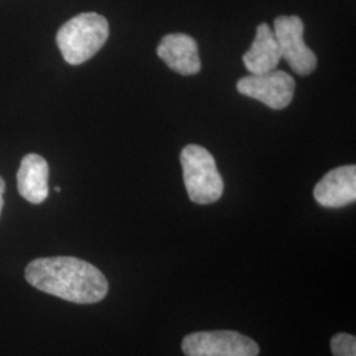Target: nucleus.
<instances>
[{"mask_svg":"<svg viewBox=\"0 0 356 356\" xmlns=\"http://www.w3.org/2000/svg\"><path fill=\"white\" fill-rule=\"evenodd\" d=\"M186 356H257L259 344L236 331L193 332L182 341Z\"/></svg>","mask_w":356,"mask_h":356,"instance_id":"nucleus-4","label":"nucleus"},{"mask_svg":"<svg viewBox=\"0 0 356 356\" xmlns=\"http://www.w3.org/2000/svg\"><path fill=\"white\" fill-rule=\"evenodd\" d=\"M281 61V53L273 29L261 23L256 29L251 48L243 56V63L251 74H264L276 70Z\"/></svg>","mask_w":356,"mask_h":356,"instance_id":"nucleus-10","label":"nucleus"},{"mask_svg":"<svg viewBox=\"0 0 356 356\" xmlns=\"http://www.w3.org/2000/svg\"><path fill=\"white\" fill-rule=\"evenodd\" d=\"M273 33L281 58L294 73L309 76L317 67V56L304 41V23L298 16H279L273 23Z\"/></svg>","mask_w":356,"mask_h":356,"instance_id":"nucleus-5","label":"nucleus"},{"mask_svg":"<svg viewBox=\"0 0 356 356\" xmlns=\"http://www.w3.org/2000/svg\"><path fill=\"white\" fill-rule=\"evenodd\" d=\"M26 279L38 291L74 304H95L108 293V282L98 268L69 256L31 261Z\"/></svg>","mask_w":356,"mask_h":356,"instance_id":"nucleus-1","label":"nucleus"},{"mask_svg":"<svg viewBox=\"0 0 356 356\" xmlns=\"http://www.w3.org/2000/svg\"><path fill=\"white\" fill-rule=\"evenodd\" d=\"M236 89L245 97L264 103L272 110H282L292 102L296 82L282 70H272L264 74L243 76Z\"/></svg>","mask_w":356,"mask_h":356,"instance_id":"nucleus-6","label":"nucleus"},{"mask_svg":"<svg viewBox=\"0 0 356 356\" xmlns=\"http://www.w3.org/2000/svg\"><path fill=\"white\" fill-rule=\"evenodd\" d=\"M314 198L321 206L339 209L356 200V166L344 165L330 170L314 188Z\"/></svg>","mask_w":356,"mask_h":356,"instance_id":"nucleus-7","label":"nucleus"},{"mask_svg":"<svg viewBox=\"0 0 356 356\" xmlns=\"http://www.w3.org/2000/svg\"><path fill=\"white\" fill-rule=\"evenodd\" d=\"M54 191H57V193H60V191H61V189H60L58 186H56V189H54Z\"/></svg>","mask_w":356,"mask_h":356,"instance_id":"nucleus-13","label":"nucleus"},{"mask_svg":"<svg viewBox=\"0 0 356 356\" xmlns=\"http://www.w3.org/2000/svg\"><path fill=\"white\" fill-rule=\"evenodd\" d=\"M108 35V22L104 16L79 13L58 29L56 42L67 64L81 65L101 51Z\"/></svg>","mask_w":356,"mask_h":356,"instance_id":"nucleus-2","label":"nucleus"},{"mask_svg":"<svg viewBox=\"0 0 356 356\" xmlns=\"http://www.w3.org/2000/svg\"><path fill=\"white\" fill-rule=\"evenodd\" d=\"M6 191V184L4 179L0 177V214H1V209H3V193Z\"/></svg>","mask_w":356,"mask_h":356,"instance_id":"nucleus-12","label":"nucleus"},{"mask_svg":"<svg viewBox=\"0 0 356 356\" xmlns=\"http://www.w3.org/2000/svg\"><path fill=\"white\" fill-rule=\"evenodd\" d=\"M49 166L44 157L29 153L22 160L17 172V189L31 204H42L49 194Z\"/></svg>","mask_w":356,"mask_h":356,"instance_id":"nucleus-9","label":"nucleus"},{"mask_svg":"<svg viewBox=\"0 0 356 356\" xmlns=\"http://www.w3.org/2000/svg\"><path fill=\"white\" fill-rule=\"evenodd\" d=\"M184 182L191 202L209 204L223 194V179L216 169L213 154L206 148L189 144L181 152Z\"/></svg>","mask_w":356,"mask_h":356,"instance_id":"nucleus-3","label":"nucleus"},{"mask_svg":"<svg viewBox=\"0 0 356 356\" xmlns=\"http://www.w3.org/2000/svg\"><path fill=\"white\" fill-rule=\"evenodd\" d=\"M334 356H356V338L350 334H337L331 339Z\"/></svg>","mask_w":356,"mask_h":356,"instance_id":"nucleus-11","label":"nucleus"},{"mask_svg":"<svg viewBox=\"0 0 356 356\" xmlns=\"http://www.w3.org/2000/svg\"><path fill=\"white\" fill-rule=\"evenodd\" d=\"M157 56L182 76H194L202 66L195 40L185 33L166 35L157 48Z\"/></svg>","mask_w":356,"mask_h":356,"instance_id":"nucleus-8","label":"nucleus"}]
</instances>
